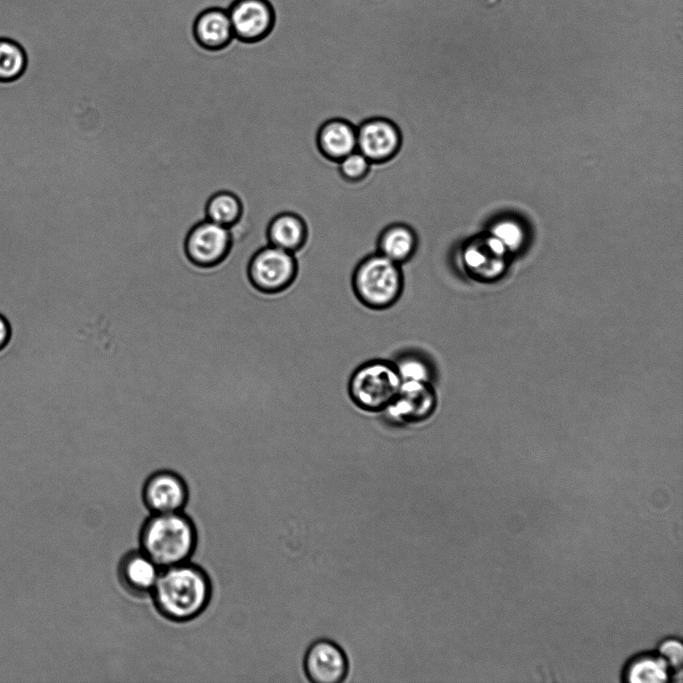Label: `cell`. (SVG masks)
Here are the masks:
<instances>
[{
	"mask_svg": "<svg viewBox=\"0 0 683 683\" xmlns=\"http://www.w3.org/2000/svg\"><path fill=\"white\" fill-rule=\"evenodd\" d=\"M494 236L500 240L503 245L515 246L520 241L521 233L514 224L504 223L495 229Z\"/></svg>",
	"mask_w": 683,
	"mask_h": 683,
	"instance_id": "603a6c76",
	"label": "cell"
},
{
	"mask_svg": "<svg viewBox=\"0 0 683 683\" xmlns=\"http://www.w3.org/2000/svg\"><path fill=\"white\" fill-rule=\"evenodd\" d=\"M229 244L228 227L207 219L190 231L186 250L193 262L208 266L219 262L226 255Z\"/></svg>",
	"mask_w": 683,
	"mask_h": 683,
	"instance_id": "8fae6325",
	"label": "cell"
},
{
	"mask_svg": "<svg viewBox=\"0 0 683 683\" xmlns=\"http://www.w3.org/2000/svg\"><path fill=\"white\" fill-rule=\"evenodd\" d=\"M241 205L238 198L229 192L213 195L207 204V219L223 226H230L239 217Z\"/></svg>",
	"mask_w": 683,
	"mask_h": 683,
	"instance_id": "d6986e66",
	"label": "cell"
},
{
	"mask_svg": "<svg viewBox=\"0 0 683 683\" xmlns=\"http://www.w3.org/2000/svg\"><path fill=\"white\" fill-rule=\"evenodd\" d=\"M28 54L18 41L0 37V81L10 82L18 79L26 70Z\"/></svg>",
	"mask_w": 683,
	"mask_h": 683,
	"instance_id": "e0dca14e",
	"label": "cell"
},
{
	"mask_svg": "<svg viewBox=\"0 0 683 683\" xmlns=\"http://www.w3.org/2000/svg\"><path fill=\"white\" fill-rule=\"evenodd\" d=\"M198 545L193 520L182 512L151 514L139 532V549L161 569L190 561Z\"/></svg>",
	"mask_w": 683,
	"mask_h": 683,
	"instance_id": "7a4b0ae2",
	"label": "cell"
},
{
	"mask_svg": "<svg viewBox=\"0 0 683 683\" xmlns=\"http://www.w3.org/2000/svg\"><path fill=\"white\" fill-rule=\"evenodd\" d=\"M297 272V259L294 253L267 245L252 257L249 276L259 290L278 292L294 280Z\"/></svg>",
	"mask_w": 683,
	"mask_h": 683,
	"instance_id": "8992f818",
	"label": "cell"
},
{
	"mask_svg": "<svg viewBox=\"0 0 683 683\" xmlns=\"http://www.w3.org/2000/svg\"><path fill=\"white\" fill-rule=\"evenodd\" d=\"M667 664L656 657L645 656L634 661L627 672L630 682H664L667 679Z\"/></svg>",
	"mask_w": 683,
	"mask_h": 683,
	"instance_id": "ffe728a7",
	"label": "cell"
},
{
	"mask_svg": "<svg viewBox=\"0 0 683 683\" xmlns=\"http://www.w3.org/2000/svg\"><path fill=\"white\" fill-rule=\"evenodd\" d=\"M401 381H417L431 383L434 369L429 359L418 351H404L392 362Z\"/></svg>",
	"mask_w": 683,
	"mask_h": 683,
	"instance_id": "ac0fdd59",
	"label": "cell"
},
{
	"mask_svg": "<svg viewBox=\"0 0 683 683\" xmlns=\"http://www.w3.org/2000/svg\"><path fill=\"white\" fill-rule=\"evenodd\" d=\"M371 165L370 161L356 150L338 162V171L344 180L356 183L367 177Z\"/></svg>",
	"mask_w": 683,
	"mask_h": 683,
	"instance_id": "44dd1931",
	"label": "cell"
},
{
	"mask_svg": "<svg viewBox=\"0 0 683 683\" xmlns=\"http://www.w3.org/2000/svg\"><path fill=\"white\" fill-rule=\"evenodd\" d=\"M141 490L143 504L151 514L182 512L189 499L185 477L171 469L149 473Z\"/></svg>",
	"mask_w": 683,
	"mask_h": 683,
	"instance_id": "5b68a950",
	"label": "cell"
},
{
	"mask_svg": "<svg viewBox=\"0 0 683 683\" xmlns=\"http://www.w3.org/2000/svg\"><path fill=\"white\" fill-rule=\"evenodd\" d=\"M435 406L436 395L430 383L404 381L381 412L389 422L404 424L427 418Z\"/></svg>",
	"mask_w": 683,
	"mask_h": 683,
	"instance_id": "ba28073f",
	"label": "cell"
},
{
	"mask_svg": "<svg viewBox=\"0 0 683 683\" xmlns=\"http://www.w3.org/2000/svg\"><path fill=\"white\" fill-rule=\"evenodd\" d=\"M192 35L203 50L217 52L228 48L235 37L227 9L210 7L201 11L194 20Z\"/></svg>",
	"mask_w": 683,
	"mask_h": 683,
	"instance_id": "4fadbf2b",
	"label": "cell"
},
{
	"mask_svg": "<svg viewBox=\"0 0 683 683\" xmlns=\"http://www.w3.org/2000/svg\"><path fill=\"white\" fill-rule=\"evenodd\" d=\"M267 239L270 245L296 253L305 247L308 240L307 225L296 213L279 212L267 226Z\"/></svg>",
	"mask_w": 683,
	"mask_h": 683,
	"instance_id": "9a60e30c",
	"label": "cell"
},
{
	"mask_svg": "<svg viewBox=\"0 0 683 683\" xmlns=\"http://www.w3.org/2000/svg\"><path fill=\"white\" fill-rule=\"evenodd\" d=\"M401 145V131L390 119L374 117L357 126V150L371 164L390 161L399 152Z\"/></svg>",
	"mask_w": 683,
	"mask_h": 683,
	"instance_id": "9c48e42d",
	"label": "cell"
},
{
	"mask_svg": "<svg viewBox=\"0 0 683 683\" xmlns=\"http://www.w3.org/2000/svg\"><path fill=\"white\" fill-rule=\"evenodd\" d=\"M150 596L163 618L184 623L206 610L212 596V583L202 567L187 561L162 568Z\"/></svg>",
	"mask_w": 683,
	"mask_h": 683,
	"instance_id": "6da1fadb",
	"label": "cell"
},
{
	"mask_svg": "<svg viewBox=\"0 0 683 683\" xmlns=\"http://www.w3.org/2000/svg\"><path fill=\"white\" fill-rule=\"evenodd\" d=\"M418 236L409 225L394 223L385 227L376 241V252L401 265L418 250Z\"/></svg>",
	"mask_w": 683,
	"mask_h": 683,
	"instance_id": "2e32d148",
	"label": "cell"
},
{
	"mask_svg": "<svg viewBox=\"0 0 683 683\" xmlns=\"http://www.w3.org/2000/svg\"><path fill=\"white\" fill-rule=\"evenodd\" d=\"M316 142L327 160L338 163L357 150V127L345 119H330L320 126Z\"/></svg>",
	"mask_w": 683,
	"mask_h": 683,
	"instance_id": "5bb4252c",
	"label": "cell"
},
{
	"mask_svg": "<svg viewBox=\"0 0 683 683\" xmlns=\"http://www.w3.org/2000/svg\"><path fill=\"white\" fill-rule=\"evenodd\" d=\"M402 381L393 363L373 360L359 366L349 381V393L361 408L382 410L397 394Z\"/></svg>",
	"mask_w": 683,
	"mask_h": 683,
	"instance_id": "277c9868",
	"label": "cell"
},
{
	"mask_svg": "<svg viewBox=\"0 0 683 683\" xmlns=\"http://www.w3.org/2000/svg\"><path fill=\"white\" fill-rule=\"evenodd\" d=\"M235 40L255 45L273 31L276 13L269 0H234L227 8Z\"/></svg>",
	"mask_w": 683,
	"mask_h": 683,
	"instance_id": "52a82bcc",
	"label": "cell"
},
{
	"mask_svg": "<svg viewBox=\"0 0 683 683\" xmlns=\"http://www.w3.org/2000/svg\"><path fill=\"white\" fill-rule=\"evenodd\" d=\"M352 284L358 299L366 306L382 309L393 304L403 286L401 266L374 252L356 265Z\"/></svg>",
	"mask_w": 683,
	"mask_h": 683,
	"instance_id": "3957f363",
	"label": "cell"
},
{
	"mask_svg": "<svg viewBox=\"0 0 683 683\" xmlns=\"http://www.w3.org/2000/svg\"><path fill=\"white\" fill-rule=\"evenodd\" d=\"M161 568L142 550L126 552L117 565V578L130 595L144 597L151 594Z\"/></svg>",
	"mask_w": 683,
	"mask_h": 683,
	"instance_id": "7c38bea8",
	"label": "cell"
},
{
	"mask_svg": "<svg viewBox=\"0 0 683 683\" xmlns=\"http://www.w3.org/2000/svg\"><path fill=\"white\" fill-rule=\"evenodd\" d=\"M10 338V326L0 314V351L7 345Z\"/></svg>",
	"mask_w": 683,
	"mask_h": 683,
	"instance_id": "cb8c5ba5",
	"label": "cell"
},
{
	"mask_svg": "<svg viewBox=\"0 0 683 683\" xmlns=\"http://www.w3.org/2000/svg\"><path fill=\"white\" fill-rule=\"evenodd\" d=\"M349 662L344 650L329 639L313 642L304 657V671L309 681L339 683L345 680Z\"/></svg>",
	"mask_w": 683,
	"mask_h": 683,
	"instance_id": "30bf717a",
	"label": "cell"
},
{
	"mask_svg": "<svg viewBox=\"0 0 683 683\" xmlns=\"http://www.w3.org/2000/svg\"><path fill=\"white\" fill-rule=\"evenodd\" d=\"M659 652L667 666L680 667L683 659V648L679 641L671 639L663 642Z\"/></svg>",
	"mask_w": 683,
	"mask_h": 683,
	"instance_id": "7402d4cb",
	"label": "cell"
}]
</instances>
